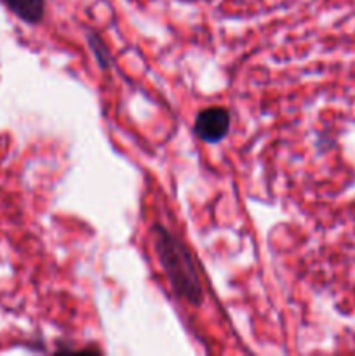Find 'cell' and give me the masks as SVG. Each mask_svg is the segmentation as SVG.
<instances>
[{
  "mask_svg": "<svg viewBox=\"0 0 355 356\" xmlns=\"http://www.w3.org/2000/svg\"><path fill=\"white\" fill-rule=\"evenodd\" d=\"M153 242L174 291L188 302L200 305L202 289L188 250L162 226L153 228Z\"/></svg>",
  "mask_w": 355,
  "mask_h": 356,
  "instance_id": "cell-1",
  "label": "cell"
},
{
  "mask_svg": "<svg viewBox=\"0 0 355 356\" xmlns=\"http://www.w3.org/2000/svg\"><path fill=\"white\" fill-rule=\"evenodd\" d=\"M195 134L205 143H219L230 131V113L225 108H207L195 118Z\"/></svg>",
  "mask_w": 355,
  "mask_h": 356,
  "instance_id": "cell-2",
  "label": "cell"
},
{
  "mask_svg": "<svg viewBox=\"0 0 355 356\" xmlns=\"http://www.w3.org/2000/svg\"><path fill=\"white\" fill-rule=\"evenodd\" d=\"M2 2L26 23H38L44 16L45 0H2Z\"/></svg>",
  "mask_w": 355,
  "mask_h": 356,
  "instance_id": "cell-3",
  "label": "cell"
}]
</instances>
